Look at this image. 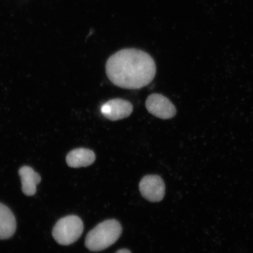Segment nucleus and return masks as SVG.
<instances>
[{"mask_svg": "<svg viewBox=\"0 0 253 253\" xmlns=\"http://www.w3.org/2000/svg\"><path fill=\"white\" fill-rule=\"evenodd\" d=\"M106 72L115 86L126 89H138L153 81L156 65L153 58L143 50L125 49L107 60Z\"/></svg>", "mask_w": 253, "mask_h": 253, "instance_id": "obj_1", "label": "nucleus"}, {"mask_svg": "<svg viewBox=\"0 0 253 253\" xmlns=\"http://www.w3.org/2000/svg\"><path fill=\"white\" fill-rule=\"evenodd\" d=\"M122 227L118 220L110 219L99 223L88 233L85 246L91 252H100L118 241Z\"/></svg>", "mask_w": 253, "mask_h": 253, "instance_id": "obj_2", "label": "nucleus"}, {"mask_svg": "<svg viewBox=\"0 0 253 253\" xmlns=\"http://www.w3.org/2000/svg\"><path fill=\"white\" fill-rule=\"evenodd\" d=\"M84 229V223L81 218L69 215L57 221L53 228L52 236L58 244L69 246L80 238Z\"/></svg>", "mask_w": 253, "mask_h": 253, "instance_id": "obj_3", "label": "nucleus"}, {"mask_svg": "<svg viewBox=\"0 0 253 253\" xmlns=\"http://www.w3.org/2000/svg\"><path fill=\"white\" fill-rule=\"evenodd\" d=\"M145 107L151 115L161 119H172L176 114V109L173 104L161 94L150 95L145 102Z\"/></svg>", "mask_w": 253, "mask_h": 253, "instance_id": "obj_4", "label": "nucleus"}, {"mask_svg": "<svg viewBox=\"0 0 253 253\" xmlns=\"http://www.w3.org/2000/svg\"><path fill=\"white\" fill-rule=\"evenodd\" d=\"M139 188L142 197L152 202L162 201L165 195V183L158 175L145 176L140 181Z\"/></svg>", "mask_w": 253, "mask_h": 253, "instance_id": "obj_5", "label": "nucleus"}, {"mask_svg": "<svg viewBox=\"0 0 253 253\" xmlns=\"http://www.w3.org/2000/svg\"><path fill=\"white\" fill-rule=\"evenodd\" d=\"M133 110L132 104L122 99H115L108 101L101 107V112L111 121L124 119L131 115Z\"/></svg>", "mask_w": 253, "mask_h": 253, "instance_id": "obj_6", "label": "nucleus"}, {"mask_svg": "<svg viewBox=\"0 0 253 253\" xmlns=\"http://www.w3.org/2000/svg\"><path fill=\"white\" fill-rule=\"evenodd\" d=\"M96 160L94 152L84 148L73 150L68 154L66 160L68 166L78 169L80 167L90 166Z\"/></svg>", "mask_w": 253, "mask_h": 253, "instance_id": "obj_7", "label": "nucleus"}, {"mask_svg": "<svg viewBox=\"0 0 253 253\" xmlns=\"http://www.w3.org/2000/svg\"><path fill=\"white\" fill-rule=\"evenodd\" d=\"M21 180L22 191L25 195L31 197L36 194L37 186L41 181L39 173L29 166H23L19 169Z\"/></svg>", "mask_w": 253, "mask_h": 253, "instance_id": "obj_8", "label": "nucleus"}, {"mask_svg": "<svg viewBox=\"0 0 253 253\" xmlns=\"http://www.w3.org/2000/svg\"><path fill=\"white\" fill-rule=\"evenodd\" d=\"M17 229L14 214L7 206L0 203V240L10 238Z\"/></svg>", "mask_w": 253, "mask_h": 253, "instance_id": "obj_9", "label": "nucleus"}, {"mask_svg": "<svg viewBox=\"0 0 253 253\" xmlns=\"http://www.w3.org/2000/svg\"><path fill=\"white\" fill-rule=\"evenodd\" d=\"M116 253H131L130 251H128L127 249H121L119 250V251L117 252Z\"/></svg>", "mask_w": 253, "mask_h": 253, "instance_id": "obj_10", "label": "nucleus"}]
</instances>
